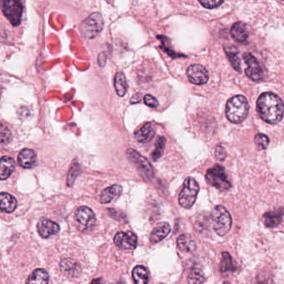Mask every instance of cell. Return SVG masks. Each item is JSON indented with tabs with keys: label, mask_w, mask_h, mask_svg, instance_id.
Returning <instances> with one entry per match:
<instances>
[{
	"label": "cell",
	"mask_w": 284,
	"mask_h": 284,
	"mask_svg": "<svg viewBox=\"0 0 284 284\" xmlns=\"http://www.w3.org/2000/svg\"><path fill=\"white\" fill-rule=\"evenodd\" d=\"M187 75L189 81L195 85H202L209 81V72L203 65H190L187 69Z\"/></svg>",
	"instance_id": "8fae6325"
},
{
	"label": "cell",
	"mask_w": 284,
	"mask_h": 284,
	"mask_svg": "<svg viewBox=\"0 0 284 284\" xmlns=\"http://www.w3.org/2000/svg\"><path fill=\"white\" fill-rule=\"evenodd\" d=\"M1 9L6 18L14 26H18L21 22L23 5L19 1H3L1 2Z\"/></svg>",
	"instance_id": "ba28073f"
},
{
	"label": "cell",
	"mask_w": 284,
	"mask_h": 284,
	"mask_svg": "<svg viewBox=\"0 0 284 284\" xmlns=\"http://www.w3.org/2000/svg\"><path fill=\"white\" fill-rule=\"evenodd\" d=\"M103 25L102 15L99 13H95L82 23L80 31L85 38L92 39L103 30Z\"/></svg>",
	"instance_id": "52a82bcc"
},
{
	"label": "cell",
	"mask_w": 284,
	"mask_h": 284,
	"mask_svg": "<svg viewBox=\"0 0 284 284\" xmlns=\"http://www.w3.org/2000/svg\"><path fill=\"white\" fill-rule=\"evenodd\" d=\"M220 269H221V272H222V273L227 272V271L235 270L236 268L234 264H233V259H232V257H231V255L228 252H222Z\"/></svg>",
	"instance_id": "f1b7e54d"
},
{
	"label": "cell",
	"mask_w": 284,
	"mask_h": 284,
	"mask_svg": "<svg viewBox=\"0 0 284 284\" xmlns=\"http://www.w3.org/2000/svg\"></svg>",
	"instance_id": "f35d334b"
},
{
	"label": "cell",
	"mask_w": 284,
	"mask_h": 284,
	"mask_svg": "<svg viewBox=\"0 0 284 284\" xmlns=\"http://www.w3.org/2000/svg\"><path fill=\"white\" fill-rule=\"evenodd\" d=\"M231 35L239 43H244L248 40L249 33L246 25L243 22H237L231 29Z\"/></svg>",
	"instance_id": "7402d4cb"
},
{
	"label": "cell",
	"mask_w": 284,
	"mask_h": 284,
	"mask_svg": "<svg viewBox=\"0 0 284 284\" xmlns=\"http://www.w3.org/2000/svg\"><path fill=\"white\" fill-rule=\"evenodd\" d=\"M249 104L243 95H236L227 101L226 116L233 124H241L249 114Z\"/></svg>",
	"instance_id": "7a4b0ae2"
},
{
	"label": "cell",
	"mask_w": 284,
	"mask_h": 284,
	"mask_svg": "<svg viewBox=\"0 0 284 284\" xmlns=\"http://www.w3.org/2000/svg\"><path fill=\"white\" fill-rule=\"evenodd\" d=\"M255 144L259 149H266L269 144V138L263 133H258L255 136Z\"/></svg>",
	"instance_id": "d6a6232c"
},
{
	"label": "cell",
	"mask_w": 284,
	"mask_h": 284,
	"mask_svg": "<svg viewBox=\"0 0 284 284\" xmlns=\"http://www.w3.org/2000/svg\"><path fill=\"white\" fill-rule=\"evenodd\" d=\"M12 140V133L6 125L0 123V144H7Z\"/></svg>",
	"instance_id": "4dcf8cb0"
},
{
	"label": "cell",
	"mask_w": 284,
	"mask_h": 284,
	"mask_svg": "<svg viewBox=\"0 0 284 284\" xmlns=\"http://www.w3.org/2000/svg\"><path fill=\"white\" fill-rule=\"evenodd\" d=\"M122 192V187L118 184H114L113 186H110L103 190L101 193L100 202L104 204L111 203L112 201L119 198Z\"/></svg>",
	"instance_id": "ffe728a7"
},
{
	"label": "cell",
	"mask_w": 284,
	"mask_h": 284,
	"mask_svg": "<svg viewBox=\"0 0 284 284\" xmlns=\"http://www.w3.org/2000/svg\"><path fill=\"white\" fill-rule=\"evenodd\" d=\"M18 162L24 168H32L36 165L37 156L32 149H23L18 157Z\"/></svg>",
	"instance_id": "9a60e30c"
},
{
	"label": "cell",
	"mask_w": 284,
	"mask_h": 284,
	"mask_svg": "<svg viewBox=\"0 0 284 284\" xmlns=\"http://www.w3.org/2000/svg\"><path fill=\"white\" fill-rule=\"evenodd\" d=\"M79 173H80V168H79V166L78 164H74V165L72 166V168L68 173V179H67V184L69 187L73 185L76 178L79 176Z\"/></svg>",
	"instance_id": "836d02e7"
},
{
	"label": "cell",
	"mask_w": 284,
	"mask_h": 284,
	"mask_svg": "<svg viewBox=\"0 0 284 284\" xmlns=\"http://www.w3.org/2000/svg\"><path fill=\"white\" fill-rule=\"evenodd\" d=\"M244 59L248 65V68L245 69L246 75L252 81H262L263 79V70L257 59L250 53L244 54Z\"/></svg>",
	"instance_id": "9c48e42d"
},
{
	"label": "cell",
	"mask_w": 284,
	"mask_h": 284,
	"mask_svg": "<svg viewBox=\"0 0 284 284\" xmlns=\"http://www.w3.org/2000/svg\"><path fill=\"white\" fill-rule=\"evenodd\" d=\"M214 231L220 236H225L232 227V218L223 206H216L212 213Z\"/></svg>",
	"instance_id": "3957f363"
},
{
	"label": "cell",
	"mask_w": 284,
	"mask_h": 284,
	"mask_svg": "<svg viewBox=\"0 0 284 284\" xmlns=\"http://www.w3.org/2000/svg\"><path fill=\"white\" fill-rule=\"evenodd\" d=\"M75 219L81 230H90L96 223V217L92 209L88 207H80L75 213Z\"/></svg>",
	"instance_id": "30bf717a"
},
{
	"label": "cell",
	"mask_w": 284,
	"mask_h": 284,
	"mask_svg": "<svg viewBox=\"0 0 284 284\" xmlns=\"http://www.w3.org/2000/svg\"><path fill=\"white\" fill-rule=\"evenodd\" d=\"M49 274L43 268H38L33 271L28 278L27 284H49Z\"/></svg>",
	"instance_id": "603a6c76"
},
{
	"label": "cell",
	"mask_w": 284,
	"mask_h": 284,
	"mask_svg": "<svg viewBox=\"0 0 284 284\" xmlns=\"http://www.w3.org/2000/svg\"><path fill=\"white\" fill-rule=\"evenodd\" d=\"M206 180L209 185L220 191H227L232 187V184L225 173L224 168L219 164L214 165V168H209L207 171Z\"/></svg>",
	"instance_id": "5b68a950"
},
{
	"label": "cell",
	"mask_w": 284,
	"mask_h": 284,
	"mask_svg": "<svg viewBox=\"0 0 284 284\" xmlns=\"http://www.w3.org/2000/svg\"><path fill=\"white\" fill-rule=\"evenodd\" d=\"M127 157L130 162L137 168L143 179L149 181L154 178V168L146 158L143 157L139 153L132 149H127Z\"/></svg>",
	"instance_id": "8992f818"
},
{
	"label": "cell",
	"mask_w": 284,
	"mask_h": 284,
	"mask_svg": "<svg viewBox=\"0 0 284 284\" xmlns=\"http://www.w3.org/2000/svg\"><path fill=\"white\" fill-rule=\"evenodd\" d=\"M39 235L43 238H48L52 235L57 234L60 231V225L48 219H42L37 225Z\"/></svg>",
	"instance_id": "4fadbf2b"
},
{
	"label": "cell",
	"mask_w": 284,
	"mask_h": 284,
	"mask_svg": "<svg viewBox=\"0 0 284 284\" xmlns=\"http://www.w3.org/2000/svg\"><path fill=\"white\" fill-rule=\"evenodd\" d=\"M203 281H204V275L202 271L198 268H193L190 271L188 277L189 284H203Z\"/></svg>",
	"instance_id": "f546056e"
},
{
	"label": "cell",
	"mask_w": 284,
	"mask_h": 284,
	"mask_svg": "<svg viewBox=\"0 0 284 284\" xmlns=\"http://www.w3.org/2000/svg\"><path fill=\"white\" fill-rule=\"evenodd\" d=\"M224 51L230 63L236 71L241 72V61L238 58V52L234 46L224 47Z\"/></svg>",
	"instance_id": "484cf974"
},
{
	"label": "cell",
	"mask_w": 284,
	"mask_h": 284,
	"mask_svg": "<svg viewBox=\"0 0 284 284\" xmlns=\"http://www.w3.org/2000/svg\"><path fill=\"white\" fill-rule=\"evenodd\" d=\"M16 208L17 199L14 196L7 192L0 193V211L11 214Z\"/></svg>",
	"instance_id": "ac0fdd59"
},
{
	"label": "cell",
	"mask_w": 284,
	"mask_h": 284,
	"mask_svg": "<svg viewBox=\"0 0 284 284\" xmlns=\"http://www.w3.org/2000/svg\"><path fill=\"white\" fill-rule=\"evenodd\" d=\"M282 220H283V211L282 210L268 212L263 215L264 224L268 227H278L281 223Z\"/></svg>",
	"instance_id": "cb8c5ba5"
},
{
	"label": "cell",
	"mask_w": 284,
	"mask_h": 284,
	"mask_svg": "<svg viewBox=\"0 0 284 284\" xmlns=\"http://www.w3.org/2000/svg\"><path fill=\"white\" fill-rule=\"evenodd\" d=\"M60 268L66 275L72 277L78 276L81 270L79 263L71 258L63 259L60 263Z\"/></svg>",
	"instance_id": "44dd1931"
},
{
	"label": "cell",
	"mask_w": 284,
	"mask_h": 284,
	"mask_svg": "<svg viewBox=\"0 0 284 284\" xmlns=\"http://www.w3.org/2000/svg\"><path fill=\"white\" fill-rule=\"evenodd\" d=\"M170 231V225L168 222H160L150 234V242L152 244H156L162 241L169 234Z\"/></svg>",
	"instance_id": "e0dca14e"
},
{
	"label": "cell",
	"mask_w": 284,
	"mask_h": 284,
	"mask_svg": "<svg viewBox=\"0 0 284 284\" xmlns=\"http://www.w3.org/2000/svg\"><path fill=\"white\" fill-rule=\"evenodd\" d=\"M252 284H273V279L267 273H259L257 274Z\"/></svg>",
	"instance_id": "1f68e13d"
},
{
	"label": "cell",
	"mask_w": 284,
	"mask_h": 284,
	"mask_svg": "<svg viewBox=\"0 0 284 284\" xmlns=\"http://www.w3.org/2000/svg\"><path fill=\"white\" fill-rule=\"evenodd\" d=\"M215 157H216L217 159L220 160V161H223L226 158L227 153H226V150L223 147L221 146V145L217 146L216 149H215Z\"/></svg>",
	"instance_id": "8d00e7d4"
},
{
	"label": "cell",
	"mask_w": 284,
	"mask_h": 284,
	"mask_svg": "<svg viewBox=\"0 0 284 284\" xmlns=\"http://www.w3.org/2000/svg\"><path fill=\"white\" fill-rule=\"evenodd\" d=\"M15 169V162L12 158L3 156L0 158V180H5Z\"/></svg>",
	"instance_id": "2e32d148"
},
{
	"label": "cell",
	"mask_w": 284,
	"mask_h": 284,
	"mask_svg": "<svg viewBox=\"0 0 284 284\" xmlns=\"http://www.w3.org/2000/svg\"><path fill=\"white\" fill-rule=\"evenodd\" d=\"M114 240L117 247L125 250H133L137 247L138 243L137 236L131 231L119 232L114 237Z\"/></svg>",
	"instance_id": "7c38bea8"
},
{
	"label": "cell",
	"mask_w": 284,
	"mask_h": 284,
	"mask_svg": "<svg viewBox=\"0 0 284 284\" xmlns=\"http://www.w3.org/2000/svg\"><path fill=\"white\" fill-rule=\"evenodd\" d=\"M133 279L135 284H148L149 273L144 266H136L133 270Z\"/></svg>",
	"instance_id": "4316f807"
},
{
	"label": "cell",
	"mask_w": 284,
	"mask_h": 284,
	"mask_svg": "<svg viewBox=\"0 0 284 284\" xmlns=\"http://www.w3.org/2000/svg\"><path fill=\"white\" fill-rule=\"evenodd\" d=\"M155 128L151 123H146L134 133V138L138 143L146 144L155 138Z\"/></svg>",
	"instance_id": "5bb4252c"
},
{
	"label": "cell",
	"mask_w": 284,
	"mask_h": 284,
	"mask_svg": "<svg viewBox=\"0 0 284 284\" xmlns=\"http://www.w3.org/2000/svg\"><path fill=\"white\" fill-rule=\"evenodd\" d=\"M177 246L183 252H194L197 249V244L194 238L189 234H183L177 240Z\"/></svg>",
	"instance_id": "d6986e66"
},
{
	"label": "cell",
	"mask_w": 284,
	"mask_h": 284,
	"mask_svg": "<svg viewBox=\"0 0 284 284\" xmlns=\"http://www.w3.org/2000/svg\"><path fill=\"white\" fill-rule=\"evenodd\" d=\"M166 138L164 137H159L155 144V149L151 155V158L153 161H157L162 157L164 149H165Z\"/></svg>",
	"instance_id": "83f0119b"
},
{
	"label": "cell",
	"mask_w": 284,
	"mask_h": 284,
	"mask_svg": "<svg viewBox=\"0 0 284 284\" xmlns=\"http://www.w3.org/2000/svg\"><path fill=\"white\" fill-rule=\"evenodd\" d=\"M199 192V185L192 177L185 179L184 188L179 193V204L184 209H189L192 208Z\"/></svg>",
	"instance_id": "277c9868"
},
{
	"label": "cell",
	"mask_w": 284,
	"mask_h": 284,
	"mask_svg": "<svg viewBox=\"0 0 284 284\" xmlns=\"http://www.w3.org/2000/svg\"><path fill=\"white\" fill-rule=\"evenodd\" d=\"M144 103L151 108H156L158 106V101L154 96L150 95H146L144 97Z\"/></svg>",
	"instance_id": "d590c367"
},
{
	"label": "cell",
	"mask_w": 284,
	"mask_h": 284,
	"mask_svg": "<svg viewBox=\"0 0 284 284\" xmlns=\"http://www.w3.org/2000/svg\"><path fill=\"white\" fill-rule=\"evenodd\" d=\"M199 3L206 8H218L219 6L223 3L222 0H200Z\"/></svg>",
	"instance_id": "e575fe53"
},
{
	"label": "cell",
	"mask_w": 284,
	"mask_h": 284,
	"mask_svg": "<svg viewBox=\"0 0 284 284\" xmlns=\"http://www.w3.org/2000/svg\"><path fill=\"white\" fill-rule=\"evenodd\" d=\"M257 111L266 123L277 125L284 116V103L275 94L264 93L257 99Z\"/></svg>",
	"instance_id": "6da1fadb"
},
{
	"label": "cell",
	"mask_w": 284,
	"mask_h": 284,
	"mask_svg": "<svg viewBox=\"0 0 284 284\" xmlns=\"http://www.w3.org/2000/svg\"><path fill=\"white\" fill-rule=\"evenodd\" d=\"M90 284H104V282L103 281V279L99 278V279H94Z\"/></svg>",
	"instance_id": "74e56055"
},
{
	"label": "cell",
	"mask_w": 284,
	"mask_h": 284,
	"mask_svg": "<svg viewBox=\"0 0 284 284\" xmlns=\"http://www.w3.org/2000/svg\"><path fill=\"white\" fill-rule=\"evenodd\" d=\"M114 87L116 90L117 94L120 97H124L127 90V80L125 77V73L122 72H119L115 75L114 79Z\"/></svg>",
	"instance_id": "d4e9b609"
}]
</instances>
